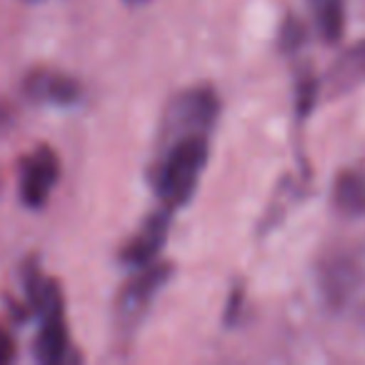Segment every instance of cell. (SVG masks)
<instances>
[{"mask_svg":"<svg viewBox=\"0 0 365 365\" xmlns=\"http://www.w3.org/2000/svg\"><path fill=\"white\" fill-rule=\"evenodd\" d=\"M205 158H208V145H205V135L200 133L185 135L168 145L155 175V190L165 208L182 205L193 195Z\"/></svg>","mask_w":365,"mask_h":365,"instance_id":"obj_1","label":"cell"},{"mask_svg":"<svg viewBox=\"0 0 365 365\" xmlns=\"http://www.w3.org/2000/svg\"><path fill=\"white\" fill-rule=\"evenodd\" d=\"M215 115H218V98L208 88H193L178 96L168 108L165 123H163V138L165 143L180 140L185 135H195L208 130L213 125Z\"/></svg>","mask_w":365,"mask_h":365,"instance_id":"obj_2","label":"cell"},{"mask_svg":"<svg viewBox=\"0 0 365 365\" xmlns=\"http://www.w3.org/2000/svg\"><path fill=\"white\" fill-rule=\"evenodd\" d=\"M170 275V265H150L148 263L133 280H128L125 288L118 298V320L123 325H133L143 318L145 308L150 305L153 295L160 290V285Z\"/></svg>","mask_w":365,"mask_h":365,"instance_id":"obj_3","label":"cell"},{"mask_svg":"<svg viewBox=\"0 0 365 365\" xmlns=\"http://www.w3.org/2000/svg\"><path fill=\"white\" fill-rule=\"evenodd\" d=\"M58 180V158L51 148H38L26 160L23 170V198L28 205H43Z\"/></svg>","mask_w":365,"mask_h":365,"instance_id":"obj_4","label":"cell"},{"mask_svg":"<svg viewBox=\"0 0 365 365\" xmlns=\"http://www.w3.org/2000/svg\"><path fill=\"white\" fill-rule=\"evenodd\" d=\"M165 235H168V213H153L150 218L143 223V228L138 230L135 238L128 243L125 253H123V258H125V263L130 265H148L153 258L158 255V250L163 248V243H165Z\"/></svg>","mask_w":365,"mask_h":365,"instance_id":"obj_5","label":"cell"},{"mask_svg":"<svg viewBox=\"0 0 365 365\" xmlns=\"http://www.w3.org/2000/svg\"><path fill=\"white\" fill-rule=\"evenodd\" d=\"M26 88L31 96L46 98V101H56V103H73L78 98V83L66 76H58V73H46V71L33 73L28 78Z\"/></svg>","mask_w":365,"mask_h":365,"instance_id":"obj_6","label":"cell"},{"mask_svg":"<svg viewBox=\"0 0 365 365\" xmlns=\"http://www.w3.org/2000/svg\"><path fill=\"white\" fill-rule=\"evenodd\" d=\"M68 350V333L63 323V313L43 318V328L36 340V355L43 363H58Z\"/></svg>","mask_w":365,"mask_h":365,"instance_id":"obj_7","label":"cell"},{"mask_svg":"<svg viewBox=\"0 0 365 365\" xmlns=\"http://www.w3.org/2000/svg\"><path fill=\"white\" fill-rule=\"evenodd\" d=\"M360 81H365V41L350 48L330 73V86L335 88V93L348 91Z\"/></svg>","mask_w":365,"mask_h":365,"instance_id":"obj_8","label":"cell"},{"mask_svg":"<svg viewBox=\"0 0 365 365\" xmlns=\"http://www.w3.org/2000/svg\"><path fill=\"white\" fill-rule=\"evenodd\" d=\"M335 203L345 213H363L365 210V175L360 173H343L335 185Z\"/></svg>","mask_w":365,"mask_h":365,"instance_id":"obj_9","label":"cell"},{"mask_svg":"<svg viewBox=\"0 0 365 365\" xmlns=\"http://www.w3.org/2000/svg\"><path fill=\"white\" fill-rule=\"evenodd\" d=\"M320 31L328 41H338L343 33V6L340 0H320Z\"/></svg>","mask_w":365,"mask_h":365,"instance_id":"obj_10","label":"cell"},{"mask_svg":"<svg viewBox=\"0 0 365 365\" xmlns=\"http://www.w3.org/2000/svg\"><path fill=\"white\" fill-rule=\"evenodd\" d=\"M13 340H11V335L6 333V330H0V365L3 363H8V360L13 358Z\"/></svg>","mask_w":365,"mask_h":365,"instance_id":"obj_11","label":"cell"},{"mask_svg":"<svg viewBox=\"0 0 365 365\" xmlns=\"http://www.w3.org/2000/svg\"><path fill=\"white\" fill-rule=\"evenodd\" d=\"M130 3H143V0H130Z\"/></svg>","mask_w":365,"mask_h":365,"instance_id":"obj_12","label":"cell"}]
</instances>
